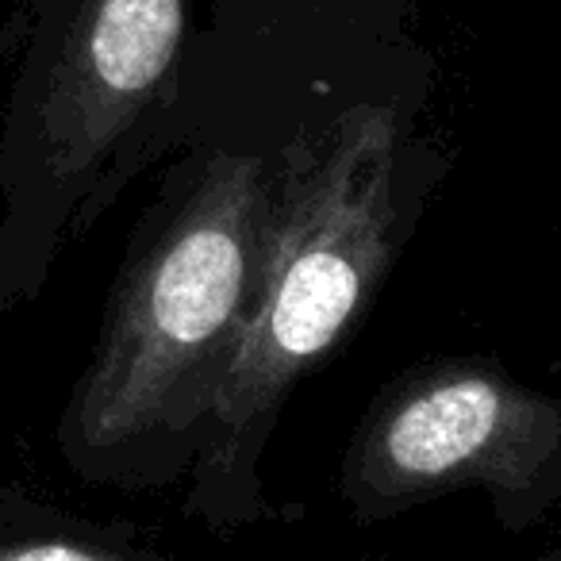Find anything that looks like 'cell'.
<instances>
[{
    "mask_svg": "<svg viewBox=\"0 0 561 561\" xmlns=\"http://www.w3.org/2000/svg\"><path fill=\"white\" fill-rule=\"evenodd\" d=\"M427 96L346 104L280 158L262 293L185 492V515L216 535L285 519L262 466L289 397L358 331L450 170L423 131Z\"/></svg>",
    "mask_w": 561,
    "mask_h": 561,
    "instance_id": "cell-1",
    "label": "cell"
},
{
    "mask_svg": "<svg viewBox=\"0 0 561 561\" xmlns=\"http://www.w3.org/2000/svg\"><path fill=\"white\" fill-rule=\"evenodd\" d=\"M280 162L254 150L173 154L66 408L62 446L93 481H188L270 265Z\"/></svg>",
    "mask_w": 561,
    "mask_h": 561,
    "instance_id": "cell-2",
    "label": "cell"
},
{
    "mask_svg": "<svg viewBox=\"0 0 561 561\" xmlns=\"http://www.w3.org/2000/svg\"><path fill=\"white\" fill-rule=\"evenodd\" d=\"M196 0H66L16 127V250L43 277L66 227L165 158Z\"/></svg>",
    "mask_w": 561,
    "mask_h": 561,
    "instance_id": "cell-3",
    "label": "cell"
},
{
    "mask_svg": "<svg viewBox=\"0 0 561 561\" xmlns=\"http://www.w3.org/2000/svg\"><path fill=\"white\" fill-rule=\"evenodd\" d=\"M420 0H208L181 70L165 158L188 147L273 162L346 104L431 85Z\"/></svg>",
    "mask_w": 561,
    "mask_h": 561,
    "instance_id": "cell-4",
    "label": "cell"
},
{
    "mask_svg": "<svg viewBox=\"0 0 561 561\" xmlns=\"http://www.w3.org/2000/svg\"><path fill=\"white\" fill-rule=\"evenodd\" d=\"M477 489L496 527L527 535L561 507V397L489 358H438L400 374L366 408L339 466L358 523Z\"/></svg>",
    "mask_w": 561,
    "mask_h": 561,
    "instance_id": "cell-5",
    "label": "cell"
},
{
    "mask_svg": "<svg viewBox=\"0 0 561 561\" xmlns=\"http://www.w3.org/2000/svg\"><path fill=\"white\" fill-rule=\"evenodd\" d=\"M0 561H170L81 530H39L0 542Z\"/></svg>",
    "mask_w": 561,
    "mask_h": 561,
    "instance_id": "cell-6",
    "label": "cell"
},
{
    "mask_svg": "<svg viewBox=\"0 0 561 561\" xmlns=\"http://www.w3.org/2000/svg\"><path fill=\"white\" fill-rule=\"evenodd\" d=\"M535 561H561V542L553 546V550H546V553H538Z\"/></svg>",
    "mask_w": 561,
    "mask_h": 561,
    "instance_id": "cell-7",
    "label": "cell"
}]
</instances>
